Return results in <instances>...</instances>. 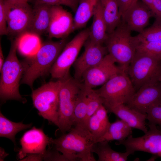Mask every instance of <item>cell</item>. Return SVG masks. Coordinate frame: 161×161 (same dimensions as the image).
I'll use <instances>...</instances> for the list:
<instances>
[{
	"label": "cell",
	"mask_w": 161,
	"mask_h": 161,
	"mask_svg": "<svg viewBox=\"0 0 161 161\" xmlns=\"http://www.w3.org/2000/svg\"><path fill=\"white\" fill-rule=\"evenodd\" d=\"M32 13V8L28 2L12 8L7 13V35L15 38L27 32Z\"/></svg>",
	"instance_id": "cell-14"
},
{
	"label": "cell",
	"mask_w": 161,
	"mask_h": 161,
	"mask_svg": "<svg viewBox=\"0 0 161 161\" xmlns=\"http://www.w3.org/2000/svg\"><path fill=\"white\" fill-rule=\"evenodd\" d=\"M51 6L45 4H34L31 24L27 32L40 37L47 33L50 21Z\"/></svg>",
	"instance_id": "cell-19"
},
{
	"label": "cell",
	"mask_w": 161,
	"mask_h": 161,
	"mask_svg": "<svg viewBox=\"0 0 161 161\" xmlns=\"http://www.w3.org/2000/svg\"><path fill=\"white\" fill-rule=\"evenodd\" d=\"M159 81H160V83L161 84V75L159 78Z\"/></svg>",
	"instance_id": "cell-40"
},
{
	"label": "cell",
	"mask_w": 161,
	"mask_h": 161,
	"mask_svg": "<svg viewBox=\"0 0 161 161\" xmlns=\"http://www.w3.org/2000/svg\"><path fill=\"white\" fill-rule=\"evenodd\" d=\"M79 0H31L34 4H45L51 6L63 5L76 11Z\"/></svg>",
	"instance_id": "cell-33"
},
{
	"label": "cell",
	"mask_w": 161,
	"mask_h": 161,
	"mask_svg": "<svg viewBox=\"0 0 161 161\" xmlns=\"http://www.w3.org/2000/svg\"><path fill=\"white\" fill-rule=\"evenodd\" d=\"M149 129L142 136L134 137L132 135L126 139L118 142L117 145H122L126 151L133 154L135 151H142L154 154H161V131L155 125L149 124Z\"/></svg>",
	"instance_id": "cell-10"
},
{
	"label": "cell",
	"mask_w": 161,
	"mask_h": 161,
	"mask_svg": "<svg viewBox=\"0 0 161 161\" xmlns=\"http://www.w3.org/2000/svg\"><path fill=\"white\" fill-rule=\"evenodd\" d=\"M74 30V17L61 5L51 6L47 33L49 38L65 39Z\"/></svg>",
	"instance_id": "cell-13"
},
{
	"label": "cell",
	"mask_w": 161,
	"mask_h": 161,
	"mask_svg": "<svg viewBox=\"0 0 161 161\" xmlns=\"http://www.w3.org/2000/svg\"><path fill=\"white\" fill-rule=\"evenodd\" d=\"M146 115L149 124L161 126V98L149 108Z\"/></svg>",
	"instance_id": "cell-32"
},
{
	"label": "cell",
	"mask_w": 161,
	"mask_h": 161,
	"mask_svg": "<svg viewBox=\"0 0 161 161\" xmlns=\"http://www.w3.org/2000/svg\"><path fill=\"white\" fill-rule=\"evenodd\" d=\"M106 108L108 112L114 114L132 128L140 130L145 134L147 132L146 114L140 113L124 104H116Z\"/></svg>",
	"instance_id": "cell-18"
},
{
	"label": "cell",
	"mask_w": 161,
	"mask_h": 161,
	"mask_svg": "<svg viewBox=\"0 0 161 161\" xmlns=\"http://www.w3.org/2000/svg\"><path fill=\"white\" fill-rule=\"evenodd\" d=\"M87 106V91L83 84L75 103L74 111V123L73 126L78 125L87 127L85 124Z\"/></svg>",
	"instance_id": "cell-28"
},
{
	"label": "cell",
	"mask_w": 161,
	"mask_h": 161,
	"mask_svg": "<svg viewBox=\"0 0 161 161\" xmlns=\"http://www.w3.org/2000/svg\"><path fill=\"white\" fill-rule=\"evenodd\" d=\"M60 84L59 80L50 81L33 90L31 94L33 104L39 114L58 127Z\"/></svg>",
	"instance_id": "cell-7"
},
{
	"label": "cell",
	"mask_w": 161,
	"mask_h": 161,
	"mask_svg": "<svg viewBox=\"0 0 161 161\" xmlns=\"http://www.w3.org/2000/svg\"><path fill=\"white\" fill-rule=\"evenodd\" d=\"M96 91L103 99L105 108L126 104L136 92L127 73L124 71L112 77Z\"/></svg>",
	"instance_id": "cell-8"
},
{
	"label": "cell",
	"mask_w": 161,
	"mask_h": 161,
	"mask_svg": "<svg viewBox=\"0 0 161 161\" xmlns=\"http://www.w3.org/2000/svg\"><path fill=\"white\" fill-rule=\"evenodd\" d=\"M127 74L136 91L143 85L159 81L161 75V60L136 52Z\"/></svg>",
	"instance_id": "cell-6"
},
{
	"label": "cell",
	"mask_w": 161,
	"mask_h": 161,
	"mask_svg": "<svg viewBox=\"0 0 161 161\" xmlns=\"http://www.w3.org/2000/svg\"><path fill=\"white\" fill-rule=\"evenodd\" d=\"M4 57L1 44L0 45V71H1L4 63Z\"/></svg>",
	"instance_id": "cell-39"
},
{
	"label": "cell",
	"mask_w": 161,
	"mask_h": 161,
	"mask_svg": "<svg viewBox=\"0 0 161 161\" xmlns=\"http://www.w3.org/2000/svg\"><path fill=\"white\" fill-rule=\"evenodd\" d=\"M108 112L103 104L87 121V127L95 143L99 141L107 131L111 123L109 120Z\"/></svg>",
	"instance_id": "cell-20"
},
{
	"label": "cell",
	"mask_w": 161,
	"mask_h": 161,
	"mask_svg": "<svg viewBox=\"0 0 161 161\" xmlns=\"http://www.w3.org/2000/svg\"><path fill=\"white\" fill-rule=\"evenodd\" d=\"M52 139L41 129L33 127L26 132L20 140L21 148L18 154V158L21 160L29 154H44Z\"/></svg>",
	"instance_id": "cell-16"
},
{
	"label": "cell",
	"mask_w": 161,
	"mask_h": 161,
	"mask_svg": "<svg viewBox=\"0 0 161 161\" xmlns=\"http://www.w3.org/2000/svg\"><path fill=\"white\" fill-rule=\"evenodd\" d=\"M5 4L10 9L17 5L28 2V0H4Z\"/></svg>",
	"instance_id": "cell-38"
},
{
	"label": "cell",
	"mask_w": 161,
	"mask_h": 161,
	"mask_svg": "<svg viewBox=\"0 0 161 161\" xmlns=\"http://www.w3.org/2000/svg\"><path fill=\"white\" fill-rule=\"evenodd\" d=\"M134 37L137 44L140 43L161 41V24L154 23L151 26L145 28Z\"/></svg>",
	"instance_id": "cell-29"
},
{
	"label": "cell",
	"mask_w": 161,
	"mask_h": 161,
	"mask_svg": "<svg viewBox=\"0 0 161 161\" xmlns=\"http://www.w3.org/2000/svg\"><path fill=\"white\" fill-rule=\"evenodd\" d=\"M89 29L79 32L67 43L51 68L49 72L53 78L61 80L69 76V71L82 47L88 39Z\"/></svg>",
	"instance_id": "cell-9"
},
{
	"label": "cell",
	"mask_w": 161,
	"mask_h": 161,
	"mask_svg": "<svg viewBox=\"0 0 161 161\" xmlns=\"http://www.w3.org/2000/svg\"><path fill=\"white\" fill-rule=\"evenodd\" d=\"M132 128L122 120H117L110 123L107 131L99 141H123L131 135Z\"/></svg>",
	"instance_id": "cell-26"
},
{
	"label": "cell",
	"mask_w": 161,
	"mask_h": 161,
	"mask_svg": "<svg viewBox=\"0 0 161 161\" xmlns=\"http://www.w3.org/2000/svg\"><path fill=\"white\" fill-rule=\"evenodd\" d=\"M44 154H30L28 156L21 160V161H41L44 160Z\"/></svg>",
	"instance_id": "cell-37"
},
{
	"label": "cell",
	"mask_w": 161,
	"mask_h": 161,
	"mask_svg": "<svg viewBox=\"0 0 161 161\" xmlns=\"http://www.w3.org/2000/svg\"><path fill=\"white\" fill-rule=\"evenodd\" d=\"M152 16L149 8L139 0L122 16V21L131 31L140 33L145 29Z\"/></svg>",
	"instance_id": "cell-17"
},
{
	"label": "cell",
	"mask_w": 161,
	"mask_h": 161,
	"mask_svg": "<svg viewBox=\"0 0 161 161\" xmlns=\"http://www.w3.org/2000/svg\"><path fill=\"white\" fill-rule=\"evenodd\" d=\"M65 39L58 41L49 40L42 43L37 52L27 57L23 64L24 71L21 83L32 88L35 81L50 70L67 43Z\"/></svg>",
	"instance_id": "cell-2"
},
{
	"label": "cell",
	"mask_w": 161,
	"mask_h": 161,
	"mask_svg": "<svg viewBox=\"0 0 161 161\" xmlns=\"http://www.w3.org/2000/svg\"><path fill=\"white\" fill-rule=\"evenodd\" d=\"M84 88L86 89L87 92V112L85 120V124L86 126L88 120L103 104V100L96 90Z\"/></svg>",
	"instance_id": "cell-30"
},
{
	"label": "cell",
	"mask_w": 161,
	"mask_h": 161,
	"mask_svg": "<svg viewBox=\"0 0 161 161\" xmlns=\"http://www.w3.org/2000/svg\"><path fill=\"white\" fill-rule=\"evenodd\" d=\"M107 34L112 32L122 21L117 0H100Z\"/></svg>",
	"instance_id": "cell-22"
},
{
	"label": "cell",
	"mask_w": 161,
	"mask_h": 161,
	"mask_svg": "<svg viewBox=\"0 0 161 161\" xmlns=\"http://www.w3.org/2000/svg\"><path fill=\"white\" fill-rule=\"evenodd\" d=\"M59 80L58 127L64 134L74 126L75 103L83 84L80 80L70 76Z\"/></svg>",
	"instance_id": "cell-5"
},
{
	"label": "cell",
	"mask_w": 161,
	"mask_h": 161,
	"mask_svg": "<svg viewBox=\"0 0 161 161\" xmlns=\"http://www.w3.org/2000/svg\"><path fill=\"white\" fill-rule=\"evenodd\" d=\"M160 98L161 85L159 81L140 87L126 104L129 108L146 114L149 108Z\"/></svg>",
	"instance_id": "cell-15"
},
{
	"label": "cell",
	"mask_w": 161,
	"mask_h": 161,
	"mask_svg": "<svg viewBox=\"0 0 161 161\" xmlns=\"http://www.w3.org/2000/svg\"><path fill=\"white\" fill-rule=\"evenodd\" d=\"M18 37L17 50L27 57L35 54L42 44L40 37L32 33L26 32Z\"/></svg>",
	"instance_id": "cell-25"
},
{
	"label": "cell",
	"mask_w": 161,
	"mask_h": 161,
	"mask_svg": "<svg viewBox=\"0 0 161 161\" xmlns=\"http://www.w3.org/2000/svg\"><path fill=\"white\" fill-rule=\"evenodd\" d=\"M73 126L68 133L52 138L51 144L67 161H95L92 152L95 142L87 128L78 125Z\"/></svg>",
	"instance_id": "cell-1"
},
{
	"label": "cell",
	"mask_w": 161,
	"mask_h": 161,
	"mask_svg": "<svg viewBox=\"0 0 161 161\" xmlns=\"http://www.w3.org/2000/svg\"><path fill=\"white\" fill-rule=\"evenodd\" d=\"M160 156H161V154H160Z\"/></svg>",
	"instance_id": "cell-41"
},
{
	"label": "cell",
	"mask_w": 161,
	"mask_h": 161,
	"mask_svg": "<svg viewBox=\"0 0 161 161\" xmlns=\"http://www.w3.org/2000/svg\"><path fill=\"white\" fill-rule=\"evenodd\" d=\"M116 63L109 54L106 55L100 62L84 73L82 78L84 87L93 89L102 86L112 77L124 71Z\"/></svg>",
	"instance_id": "cell-11"
},
{
	"label": "cell",
	"mask_w": 161,
	"mask_h": 161,
	"mask_svg": "<svg viewBox=\"0 0 161 161\" xmlns=\"http://www.w3.org/2000/svg\"><path fill=\"white\" fill-rule=\"evenodd\" d=\"M151 12L155 19L154 23L161 24V0H141Z\"/></svg>",
	"instance_id": "cell-34"
},
{
	"label": "cell",
	"mask_w": 161,
	"mask_h": 161,
	"mask_svg": "<svg viewBox=\"0 0 161 161\" xmlns=\"http://www.w3.org/2000/svg\"><path fill=\"white\" fill-rule=\"evenodd\" d=\"M93 16V22L89 29L88 39L94 43L103 44L107 38L108 34L100 0L95 7Z\"/></svg>",
	"instance_id": "cell-21"
},
{
	"label": "cell",
	"mask_w": 161,
	"mask_h": 161,
	"mask_svg": "<svg viewBox=\"0 0 161 161\" xmlns=\"http://www.w3.org/2000/svg\"><path fill=\"white\" fill-rule=\"evenodd\" d=\"M100 0H79L74 17V30L84 27L93 16L95 7Z\"/></svg>",
	"instance_id": "cell-23"
},
{
	"label": "cell",
	"mask_w": 161,
	"mask_h": 161,
	"mask_svg": "<svg viewBox=\"0 0 161 161\" xmlns=\"http://www.w3.org/2000/svg\"><path fill=\"white\" fill-rule=\"evenodd\" d=\"M84 45L83 52L73 64L74 78L79 80L87 70L99 63L108 54L105 46L94 43L88 38Z\"/></svg>",
	"instance_id": "cell-12"
},
{
	"label": "cell",
	"mask_w": 161,
	"mask_h": 161,
	"mask_svg": "<svg viewBox=\"0 0 161 161\" xmlns=\"http://www.w3.org/2000/svg\"><path fill=\"white\" fill-rule=\"evenodd\" d=\"M32 124H24L22 122L16 123L7 119L0 113V137H6L16 144L15 136L19 132L30 128Z\"/></svg>",
	"instance_id": "cell-27"
},
{
	"label": "cell",
	"mask_w": 161,
	"mask_h": 161,
	"mask_svg": "<svg viewBox=\"0 0 161 161\" xmlns=\"http://www.w3.org/2000/svg\"><path fill=\"white\" fill-rule=\"evenodd\" d=\"M18 40L17 37L11 41L9 53L0 71V97L3 101L14 100L24 103L26 100L21 96L19 90L24 68L16 55Z\"/></svg>",
	"instance_id": "cell-3"
},
{
	"label": "cell",
	"mask_w": 161,
	"mask_h": 161,
	"mask_svg": "<svg viewBox=\"0 0 161 161\" xmlns=\"http://www.w3.org/2000/svg\"><path fill=\"white\" fill-rule=\"evenodd\" d=\"M139 0H117L119 12L122 16Z\"/></svg>",
	"instance_id": "cell-36"
},
{
	"label": "cell",
	"mask_w": 161,
	"mask_h": 161,
	"mask_svg": "<svg viewBox=\"0 0 161 161\" xmlns=\"http://www.w3.org/2000/svg\"><path fill=\"white\" fill-rule=\"evenodd\" d=\"M136 52L161 60V40L138 43L136 45Z\"/></svg>",
	"instance_id": "cell-31"
},
{
	"label": "cell",
	"mask_w": 161,
	"mask_h": 161,
	"mask_svg": "<svg viewBox=\"0 0 161 161\" xmlns=\"http://www.w3.org/2000/svg\"><path fill=\"white\" fill-rule=\"evenodd\" d=\"M7 15L4 0H0V35H7Z\"/></svg>",
	"instance_id": "cell-35"
},
{
	"label": "cell",
	"mask_w": 161,
	"mask_h": 161,
	"mask_svg": "<svg viewBox=\"0 0 161 161\" xmlns=\"http://www.w3.org/2000/svg\"><path fill=\"white\" fill-rule=\"evenodd\" d=\"M131 31L122 21L111 33L108 34L105 42L108 53L123 71L128 67L136 52L137 43Z\"/></svg>",
	"instance_id": "cell-4"
},
{
	"label": "cell",
	"mask_w": 161,
	"mask_h": 161,
	"mask_svg": "<svg viewBox=\"0 0 161 161\" xmlns=\"http://www.w3.org/2000/svg\"><path fill=\"white\" fill-rule=\"evenodd\" d=\"M107 141L96 142L93 145L92 152L96 154L98 157V161H126L129 153L126 151L119 152L113 150Z\"/></svg>",
	"instance_id": "cell-24"
}]
</instances>
